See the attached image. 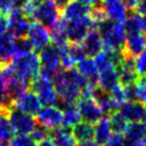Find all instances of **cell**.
Here are the masks:
<instances>
[{"mask_svg": "<svg viewBox=\"0 0 146 146\" xmlns=\"http://www.w3.org/2000/svg\"><path fill=\"white\" fill-rule=\"evenodd\" d=\"M90 9V7L84 5L78 0H71L62 10V17L66 21H74L88 15Z\"/></svg>", "mask_w": 146, "mask_h": 146, "instance_id": "25", "label": "cell"}, {"mask_svg": "<svg viewBox=\"0 0 146 146\" xmlns=\"http://www.w3.org/2000/svg\"><path fill=\"white\" fill-rule=\"evenodd\" d=\"M71 131L75 141L83 142L87 140H92L95 134V127L92 123L86 121H80L74 127L71 128Z\"/></svg>", "mask_w": 146, "mask_h": 146, "instance_id": "29", "label": "cell"}, {"mask_svg": "<svg viewBox=\"0 0 146 146\" xmlns=\"http://www.w3.org/2000/svg\"><path fill=\"white\" fill-rule=\"evenodd\" d=\"M30 3H31L32 5H35V7H38V5H40V3H42L44 0H28Z\"/></svg>", "mask_w": 146, "mask_h": 146, "instance_id": "47", "label": "cell"}, {"mask_svg": "<svg viewBox=\"0 0 146 146\" xmlns=\"http://www.w3.org/2000/svg\"><path fill=\"white\" fill-rule=\"evenodd\" d=\"M81 44L85 50V54L87 57H95L104 47L102 36H101L100 32L98 31L97 28H94V29L88 31L86 36L81 42Z\"/></svg>", "mask_w": 146, "mask_h": 146, "instance_id": "16", "label": "cell"}, {"mask_svg": "<svg viewBox=\"0 0 146 146\" xmlns=\"http://www.w3.org/2000/svg\"><path fill=\"white\" fill-rule=\"evenodd\" d=\"M36 146H55V145L50 139H47V140H44V141L38 143V145Z\"/></svg>", "mask_w": 146, "mask_h": 146, "instance_id": "46", "label": "cell"}, {"mask_svg": "<svg viewBox=\"0 0 146 146\" xmlns=\"http://www.w3.org/2000/svg\"><path fill=\"white\" fill-rule=\"evenodd\" d=\"M70 1H71V0H54L55 5H57V8H58L60 11L64 10V8L68 5Z\"/></svg>", "mask_w": 146, "mask_h": 146, "instance_id": "45", "label": "cell"}, {"mask_svg": "<svg viewBox=\"0 0 146 146\" xmlns=\"http://www.w3.org/2000/svg\"><path fill=\"white\" fill-rule=\"evenodd\" d=\"M137 100L146 105V75H140L135 82Z\"/></svg>", "mask_w": 146, "mask_h": 146, "instance_id": "35", "label": "cell"}, {"mask_svg": "<svg viewBox=\"0 0 146 146\" xmlns=\"http://www.w3.org/2000/svg\"><path fill=\"white\" fill-rule=\"evenodd\" d=\"M103 146H126V141L120 133H114L103 144Z\"/></svg>", "mask_w": 146, "mask_h": 146, "instance_id": "38", "label": "cell"}, {"mask_svg": "<svg viewBox=\"0 0 146 146\" xmlns=\"http://www.w3.org/2000/svg\"><path fill=\"white\" fill-rule=\"evenodd\" d=\"M50 131L48 128H46L45 126H43L41 123H36L35 128L32 129V131L30 132V137L36 143H40V142L47 140L50 137Z\"/></svg>", "mask_w": 146, "mask_h": 146, "instance_id": "34", "label": "cell"}, {"mask_svg": "<svg viewBox=\"0 0 146 146\" xmlns=\"http://www.w3.org/2000/svg\"><path fill=\"white\" fill-rule=\"evenodd\" d=\"M36 116V123H41L50 130L59 127L64 123V114L62 110L59 109L56 105H48L43 106L38 112Z\"/></svg>", "mask_w": 146, "mask_h": 146, "instance_id": "11", "label": "cell"}, {"mask_svg": "<svg viewBox=\"0 0 146 146\" xmlns=\"http://www.w3.org/2000/svg\"><path fill=\"white\" fill-rule=\"evenodd\" d=\"M134 146H146V137L142 140L141 142H139V143H137Z\"/></svg>", "mask_w": 146, "mask_h": 146, "instance_id": "48", "label": "cell"}, {"mask_svg": "<svg viewBox=\"0 0 146 146\" xmlns=\"http://www.w3.org/2000/svg\"><path fill=\"white\" fill-rule=\"evenodd\" d=\"M146 47V36L143 33H134V35H127L126 41L123 48V53L125 55L137 57L139 55L145 50Z\"/></svg>", "mask_w": 146, "mask_h": 146, "instance_id": "17", "label": "cell"}, {"mask_svg": "<svg viewBox=\"0 0 146 146\" xmlns=\"http://www.w3.org/2000/svg\"><path fill=\"white\" fill-rule=\"evenodd\" d=\"M9 110L0 109V143L1 142H10L14 135L13 129L10 123Z\"/></svg>", "mask_w": 146, "mask_h": 146, "instance_id": "30", "label": "cell"}, {"mask_svg": "<svg viewBox=\"0 0 146 146\" xmlns=\"http://www.w3.org/2000/svg\"><path fill=\"white\" fill-rule=\"evenodd\" d=\"M117 72L119 75V81L123 86L131 85L137 81L139 78V73L135 68V59L134 57L128 56L123 54V57L119 64L116 67Z\"/></svg>", "mask_w": 146, "mask_h": 146, "instance_id": "13", "label": "cell"}, {"mask_svg": "<svg viewBox=\"0 0 146 146\" xmlns=\"http://www.w3.org/2000/svg\"><path fill=\"white\" fill-rule=\"evenodd\" d=\"M118 111L128 121H141L146 114V105L140 101H126Z\"/></svg>", "mask_w": 146, "mask_h": 146, "instance_id": "19", "label": "cell"}, {"mask_svg": "<svg viewBox=\"0 0 146 146\" xmlns=\"http://www.w3.org/2000/svg\"><path fill=\"white\" fill-rule=\"evenodd\" d=\"M66 24L67 21L64 17H60L55 26L50 29V43H53L57 47H61L70 43L66 32Z\"/></svg>", "mask_w": 146, "mask_h": 146, "instance_id": "27", "label": "cell"}, {"mask_svg": "<svg viewBox=\"0 0 146 146\" xmlns=\"http://www.w3.org/2000/svg\"><path fill=\"white\" fill-rule=\"evenodd\" d=\"M61 110H62V114H64V123H62L64 126L72 128L76 123L82 121L80 112H78V108H76V103L75 104L66 105Z\"/></svg>", "mask_w": 146, "mask_h": 146, "instance_id": "31", "label": "cell"}, {"mask_svg": "<svg viewBox=\"0 0 146 146\" xmlns=\"http://www.w3.org/2000/svg\"><path fill=\"white\" fill-rule=\"evenodd\" d=\"M27 38L31 43L33 50L40 52L42 48H44L47 44L50 43V31L48 28L43 26L42 24L31 22Z\"/></svg>", "mask_w": 146, "mask_h": 146, "instance_id": "12", "label": "cell"}, {"mask_svg": "<svg viewBox=\"0 0 146 146\" xmlns=\"http://www.w3.org/2000/svg\"><path fill=\"white\" fill-rule=\"evenodd\" d=\"M30 88L35 91L36 96L39 97L40 102L43 106L48 105H57L58 97L55 90L54 82L53 80L47 78L42 75H38L30 82Z\"/></svg>", "mask_w": 146, "mask_h": 146, "instance_id": "5", "label": "cell"}, {"mask_svg": "<svg viewBox=\"0 0 146 146\" xmlns=\"http://www.w3.org/2000/svg\"><path fill=\"white\" fill-rule=\"evenodd\" d=\"M14 9V0H0V13L8 14Z\"/></svg>", "mask_w": 146, "mask_h": 146, "instance_id": "40", "label": "cell"}, {"mask_svg": "<svg viewBox=\"0 0 146 146\" xmlns=\"http://www.w3.org/2000/svg\"><path fill=\"white\" fill-rule=\"evenodd\" d=\"M9 31V22L8 16L5 14L0 13V36L5 35Z\"/></svg>", "mask_w": 146, "mask_h": 146, "instance_id": "41", "label": "cell"}, {"mask_svg": "<svg viewBox=\"0 0 146 146\" xmlns=\"http://www.w3.org/2000/svg\"><path fill=\"white\" fill-rule=\"evenodd\" d=\"M11 64L18 75L30 82L40 74L41 64L36 50L18 53L13 57Z\"/></svg>", "mask_w": 146, "mask_h": 146, "instance_id": "3", "label": "cell"}, {"mask_svg": "<svg viewBox=\"0 0 146 146\" xmlns=\"http://www.w3.org/2000/svg\"><path fill=\"white\" fill-rule=\"evenodd\" d=\"M145 52H146V47H145Z\"/></svg>", "mask_w": 146, "mask_h": 146, "instance_id": "50", "label": "cell"}, {"mask_svg": "<svg viewBox=\"0 0 146 146\" xmlns=\"http://www.w3.org/2000/svg\"><path fill=\"white\" fill-rule=\"evenodd\" d=\"M78 1H81L82 3L88 5L90 8H94V7H97V5H100L102 0H78Z\"/></svg>", "mask_w": 146, "mask_h": 146, "instance_id": "44", "label": "cell"}, {"mask_svg": "<svg viewBox=\"0 0 146 146\" xmlns=\"http://www.w3.org/2000/svg\"><path fill=\"white\" fill-rule=\"evenodd\" d=\"M76 70L86 78L89 85L92 88L98 86L99 70L91 57H84L76 64Z\"/></svg>", "mask_w": 146, "mask_h": 146, "instance_id": "21", "label": "cell"}, {"mask_svg": "<svg viewBox=\"0 0 146 146\" xmlns=\"http://www.w3.org/2000/svg\"><path fill=\"white\" fill-rule=\"evenodd\" d=\"M141 1L142 0H123V3H125L127 9L133 11V10H137V5H140Z\"/></svg>", "mask_w": 146, "mask_h": 146, "instance_id": "42", "label": "cell"}, {"mask_svg": "<svg viewBox=\"0 0 146 146\" xmlns=\"http://www.w3.org/2000/svg\"><path fill=\"white\" fill-rule=\"evenodd\" d=\"M111 129L114 133H123L127 129L129 121L123 117L119 111H115L112 114H110L109 117Z\"/></svg>", "mask_w": 146, "mask_h": 146, "instance_id": "32", "label": "cell"}, {"mask_svg": "<svg viewBox=\"0 0 146 146\" xmlns=\"http://www.w3.org/2000/svg\"><path fill=\"white\" fill-rule=\"evenodd\" d=\"M9 32L15 39L26 38L31 25L30 18L25 16L19 9H13L8 15Z\"/></svg>", "mask_w": 146, "mask_h": 146, "instance_id": "10", "label": "cell"}, {"mask_svg": "<svg viewBox=\"0 0 146 146\" xmlns=\"http://www.w3.org/2000/svg\"><path fill=\"white\" fill-rule=\"evenodd\" d=\"M101 5L106 14V17L123 23L127 15V8L123 3V0H102Z\"/></svg>", "mask_w": 146, "mask_h": 146, "instance_id": "18", "label": "cell"}, {"mask_svg": "<svg viewBox=\"0 0 146 146\" xmlns=\"http://www.w3.org/2000/svg\"><path fill=\"white\" fill-rule=\"evenodd\" d=\"M16 48H17V54L18 53H26V52L33 50L31 43L28 40L27 36L22 38V39H16Z\"/></svg>", "mask_w": 146, "mask_h": 146, "instance_id": "39", "label": "cell"}, {"mask_svg": "<svg viewBox=\"0 0 146 146\" xmlns=\"http://www.w3.org/2000/svg\"><path fill=\"white\" fill-rule=\"evenodd\" d=\"M40 75L53 80L56 73L60 69V52L59 48L53 43H50L40 50Z\"/></svg>", "mask_w": 146, "mask_h": 146, "instance_id": "4", "label": "cell"}, {"mask_svg": "<svg viewBox=\"0 0 146 146\" xmlns=\"http://www.w3.org/2000/svg\"><path fill=\"white\" fill-rule=\"evenodd\" d=\"M10 123L14 134H30L36 123V118L30 114L11 106L8 111Z\"/></svg>", "mask_w": 146, "mask_h": 146, "instance_id": "8", "label": "cell"}, {"mask_svg": "<svg viewBox=\"0 0 146 146\" xmlns=\"http://www.w3.org/2000/svg\"><path fill=\"white\" fill-rule=\"evenodd\" d=\"M50 140L55 146H76L78 142L73 137L71 128L61 125L50 131Z\"/></svg>", "mask_w": 146, "mask_h": 146, "instance_id": "23", "label": "cell"}, {"mask_svg": "<svg viewBox=\"0 0 146 146\" xmlns=\"http://www.w3.org/2000/svg\"><path fill=\"white\" fill-rule=\"evenodd\" d=\"M76 146H102L101 144H99L96 140H87V141H83V142H78Z\"/></svg>", "mask_w": 146, "mask_h": 146, "instance_id": "43", "label": "cell"}, {"mask_svg": "<svg viewBox=\"0 0 146 146\" xmlns=\"http://www.w3.org/2000/svg\"><path fill=\"white\" fill-rule=\"evenodd\" d=\"M97 29L100 32L105 50H123L126 41V31L123 23L105 18L97 24Z\"/></svg>", "mask_w": 146, "mask_h": 146, "instance_id": "2", "label": "cell"}, {"mask_svg": "<svg viewBox=\"0 0 146 146\" xmlns=\"http://www.w3.org/2000/svg\"><path fill=\"white\" fill-rule=\"evenodd\" d=\"M94 61H95V64H96L99 71H102V70L109 68V67L114 66V62H113V59L111 57L110 52L108 50H105V48H103L94 57Z\"/></svg>", "mask_w": 146, "mask_h": 146, "instance_id": "33", "label": "cell"}, {"mask_svg": "<svg viewBox=\"0 0 146 146\" xmlns=\"http://www.w3.org/2000/svg\"><path fill=\"white\" fill-rule=\"evenodd\" d=\"M11 146H36V143L29 134H17L10 141Z\"/></svg>", "mask_w": 146, "mask_h": 146, "instance_id": "36", "label": "cell"}, {"mask_svg": "<svg viewBox=\"0 0 146 146\" xmlns=\"http://www.w3.org/2000/svg\"><path fill=\"white\" fill-rule=\"evenodd\" d=\"M141 121H142V123H144V126H145V127H146V114H145V116H144V117L142 118Z\"/></svg>", "mask_w": 146, "mask_h": 146, "instance_id": "49", "label": "cell"}, {"mask_svg": "<svg viewBox=\"0 0 146 146\" xmlns=\"http://www.w3.org/2000/svg\"><path fill=\"white\" fill-rule=\"evenodd\" d=\"M123 28L127 35L143 33V16L137 11H130L127 13L123 22Z\"/></svg>", "mask_w": 146, "mask_h": 146, "instance_id": "26", "label": "cell"}, {"mask_svg": "<svg viewBox=\"0 0 146 146\" xmlns=\"http://www.w3.org/2000/svg\"><path fill=\"white\" fill-rule=\"evenodd\" d=\"M55 90L58 97L57 105L62 109L66 105L75 104L81 98L82 90L88 86L86 78L76 69H60L53 78Z\"/></svg>", "mask_w": 146, "mask_h": 146, "instance_id": "1", "label": "cell"}, {"mask_svg": "<svg viewBox=\"0 0 146 146\" xmlns=\"http://www.w3.org/2000/svg\"><path fill=\"white\" fill-rule=\"evenodd\" d=\"M60 17V10L55 5L54 0H44L42 3L36 7L31 19L32 22L42 24L50 30Z\"/></svg>", "mask_w": 146, "mask_h": 146, "instance_id": "7", "label": "cell"}, {"mask_svg": "<svg viewBox=\"0 0 146 146\" xmlns=\"http://www.w3.org/2000/svg\"><path fill=\"white\" fill-rule=\"evenodd\" d=\"M91 97L95 99L98 105L102 110L103 114H112L115 111H118V105L112 99L109 91L102 89L101 87H95L91 91Z\"/></svg>", "mask_w": 146, "mask_h": 146, "instance_id": "20", "label": "cell"}, {"mask_svg": "<svg viewBox=\"0 0 146 146\" xmlns=\"http://www.w3.org/2000/svg\"><path fill=\"white\" fill-rule=\"evenodd\" d=\"M13 108L23 111L27 114H30L32 116L38 114V112L42 108V104L40 102L39 97L36 96V94L32 90H27L24 92L23 95L18 97L17 99L13 101Z\"/></svg>", "mask_w": 146, "mask_h": 146, "instance_id": "14", "label": "cell"}, {"mask_svg": "<svg viewBox=\"0 0 146 146\" xmlns=\"http://www.w3.org/2000/svg\"><path fill=\"white\" fill-rule=\"evenodd\" d=\"M94 127H95L94 139L101 145H103L110 139V137L113 134V131L111 129V125H110L109 117H106V116L102 117L100 120H98L94 125Z\"/></svg>", "mask_w": 146, "mask_h": 146, "instance_id": "28", "label": "cell"}, {"mask_svg": "<svg viewBox=\"0 0 146 146\" xmlns=\"http://www.w3.org/2000/svg\"><path fill=\"white\" fill-rule=\"evenodd\" d=\"M76 108L83 121L95 125L98 120L103 117L102 110L91 96L81 97L76 101Z\"/></svg>", "mask_w": 146, "mask_h": 146, "instance_id": "9", "label": "cell"}, {"mask_svg": "<svg viewBox=\"0 0 146 146\" xmlns=\"http://www.w3.org/2000/svg\"><path fill=\"white\" fill-rule=\"evenodd\" d=\"M110 95L112 97V99L115 101V103L118 105V109L120 108V105L127 101L126 95H125V89H123V86L121 84L110 91Z\"/></svg>", "mask_w": 146, "mask_h": 146, "instance_id": "37", "label": "cell"}, {"mask_svg": "<svg viewBox=\"0 0 146 146\" xmlns=\"http://www.w3.org/2000/svg\"><path fill=\"white\" fill-rule=\"evenodd\" d=\"M123 133L126 146H134L146 137V127L142 121H131Z\"/></svg>", "mask_w": 146, "mask_h": 146, "instance_id": "24", "label": "cell"}, {"mask_svg": "<svg viewBox=\"0 0 146 146\" xmlns=\"http://www.w3.org/2000/svg\"><path fill=\"white\" fill-rule=\"evenodd\" d=\"M16 54V39L9 31L0 36V67L9 64Z\"/></svg>", "mask_w": 146, "mask_h": 146, "instance_id": "15", "label": "cell"}, {"mask_svg": "<svg viewBox=\"0 0 146 146\" xmlns=\"http://www.w3.org/2000/svg\"><path fill=\"white\" fill-rule=\"evenodd\" d=\"M97 28V23L90 15H85L74 21H67L66 32L70 43H81L89 30Z\"/></svg>", "mask_w": 146, "mask_h": 146, "instance_id": "6", "label": "cell"}, {"mask_svg": "<svg viewBox=\"0 0 146 146\" xmlns=\"http://www.w3.org/2000/svg\"><path fill=\"white\" fill-rule=\"evenodd\" d=\"M120 85L119 75L116 67H109L102 71H99L98 76V86L106 91H111L115 87Z\"/></svg>", "mask_w": 146, "mask_h": 146, "instance_id": "22", "label": "cell"}, {"mask_svg": "<svg viewBox=\"0 0 146 146\" xmlns=\"http://www.w3.org/2000/svg\"><path fill=\"white\" fill-rule=\"evenodd\" d=\"M0 68H1V67H0Z\"/></svg>", "mask_w": 146, "mask_h": 146, "instance_id": "51", "label": "cell"}]
</instances>
